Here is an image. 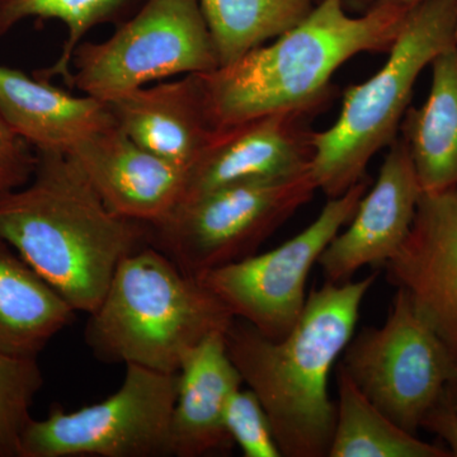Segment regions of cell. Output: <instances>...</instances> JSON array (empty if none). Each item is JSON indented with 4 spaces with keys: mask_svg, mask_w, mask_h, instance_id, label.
Instances as JSON below:
<instances>
[{
    "mask_svg": "<svg viewBox=\"0 0 457 457\" xmlns=\"http://www.w3.org/2000/svg\"><path fill=\"white\" fill-rule=\"evenodd\" d=\"M376 279L378 273H371L312 290L284 338L270 339L237 318L225 330L228 356L263 405L282 456L328 457L336 427L329 375L354 335Z\"/></svg>",
    "mask_w": 457,
    "mask_h": 457,
    "instance_id": "1",
    "label": "cell"
},
{
    "mask_svg": "<svg viewBox=\"0 0 457 457\" xmlns=\"http://www.w3.org/2000/svg\"><path fill=\"white\" fill-rule=\"evenodd\" d=\"M36 153L32 179L0 196V239L75 312L90 314L123 258L149 245V224L113 212L71 156Z\"/></svg>",
    "mask_w": 457,
    "mask_h": 457,
    "instance_id": "2",
    "label": "cell"
},
{
    "mask_svg": "<svg viewBox=\"0 0 457 457\" xmlns=\"http://www.w3.org/2000/svg\"><path fill=\"white\" fill-rule=\"evenodd\" d=\"M411 9L378 2L353 17L345 12V0H319L273 44L198 74L213 128L278 111L317 114L333 96L330 80L337 69L361 53H389Z\"/></svg>",
    "mask_w": 457,
    "mask_h": 457,
    "instance_id": "3",
    "label": "cell"
},
{
    "mask_svg": "<svg viewBox=\"0 0 457 457\" xmlns=\"http://www.w3.org/2000/svg\"><path fill=\"white\" fill-rule=\"evenodd\" d=\"M88 315L84 339L96 359L165 374L179 372L192 348L234 319L200 279L150 245L123 258Z\"/></svg>",
    "mask_w": 457,
    "mask_h": 457,
    "instance_id": "4",
    "label": "cell"
},
{
    "mask_svg": "<svg viewBox=\"0 0 457 457\" xmlns=\"http://www.w3.org/2000/svg\"><path fill=\"white\" fill-rule=\"evenodd\" d=\"M456 29L457 0H423L409 11L383 68L345 90L332 128L312 132L318 191L342 196L365 179L376 153L398 139L420 75L456 44Z\"/></svg>",
    "mask_w": 457,
    "mask_h": 457,
    "instance_id": "5",
    "label": "cell"
},
{
    "mask_svg": "<svg viewBox=\"0 0 457 457\" xmlns=\"http://www.w3.org/2000/svg\"><path fill=\"white\" fill-rule=\"evenodd\" d=\"M317 191L312 170L213 189L180 201L165 218L150 224L149 245L198 278L257 254Z\"/></svg>",
    "mask_w": 457,
    "mask_h": 457,
    "instance_id": "6",
    "label": "cell"
},
{
    "mask_svg": "<svg viewBox=\"0 0 457 457\" xmlns=\"http://www.w3.org/2000/svg\"><path fill=\"white\" fill-rule=\"evenodd\" d=\"M339 365L370 402L414 435L432 411L457 402V363L403 288L383 326L353 335Z\"/></svg>",
    "mask_w": 457,
    "mask_h": 457,
    "instance_id": "7",
    "label": "cell"
},
{
    "mask_svg": "<svg viewBox=\"0 0 457 457\" xmlns=\"http://www.w3.org/2000/svg\"><path fill=\"white\" fill-rule=\"evenodd\" d=\"M219 66L198 0H144L110 38L78 45L69 86L108 102L153 80Z\"/></svg>",
    "mask_w": 457,
    "mask_h": 457,
    "instance_id": "8",
    "label": "cell"
},
{
    "mask_svg": "<svg viewBox=\"0 0 457 457\" xmlns=\"http://www.w3.org/2000/svg\"><path fill=\"white\" fill-rule=\"evenodd\" d=\"M177 389L179 372L126 365L121 386L108 398L32 418L21 438V457H173Z\"/></svg>",
    "mask_w": 457,
    "mask_h": 457,
    "instance_id": "9",
    "label": "cell"
},
{
    "mask_svg": "<svg viewBox=\"0 0 457 457\" xmlns=\"http://www.w3.org/2000/svg\"><path fill=\"white\" fill-rule=\"evenodd\" d=\"M370 188L365 177L342 196L328 198L318 218L290 240L245 260L209 270L198 279L231 312L270 339H281L302 317L306 282L324 249L356 212Z\"/></svg>",
    "mask_w": 457,
    "mask_h": 457,
    "instance_id": "10",
    "label": "cell"
},
{
    "mask_svg": "<svg viewBox=\"0 0 457 457\" xmlns=\"http://www.w3.org/2000/svg\"><path fill=\"white\" fill-rule=\"evenodd\" d=\"M302 110L278 111L228 128L212 139L187 171L182 200L255 180L290 179L311 170L312 117Z\"/></svg>",
    "mask_w": 457,
    "mask_h": 457,
    "instance_id": "11",
    "label": "cell"
},
{
    "mask_svg": "<svg viewBox=\"0 0 457 457\" xmlns=\"http://www.w3.org/2000/svg\"><path fill=\"white\" fill-rule=\"evenodd\" d=\"M423 191L402 137L387 146L378 179L360 200L345 231L319 258L326 282L351 281L366 266H385L409 237Z\"/></svg>",
    "mask_w": 457,
    "mask_h": 457,
    "instance_id": "12",
    "label": "cell"
},
{
    "mask_svg": "<svg viewBox=\"0 0 457 457\" xmlns=\"http://www.w3.org/2000/svg\"><path fill=\"white\" fill-rule=\"evenodd\" d=\"M384 267L457 363V188L423 192L404 245Z\"/></svg>",
    "mask_w": 457,
    "mask_h": 457,
    "instance_id": "13",
    "label": "cell"
},
{
    "mask_svg": "<svg viewBox=\"0 0 457 457\" xmlns=\"http://www.w3.org/2000/svg\"><path fill=\"white\" fill-rule=\"evenodd\" d=\"M66 155L102 201L131 220L154 224L185 194L187 170L147 152L117 125L90 135Z\"/></svg>",
    "mask_w": 457,
    "mask_h": 457,
    "instance_id": "14",
    "label": "cell"
},
{
    "mask_svg": "<svg viewBox=\"0 0 457 457\" xmlns=\"http://www.w3.org/2000/svg\"><path fill=\"white\" fill-rule=\"evenodd\" d=\"M107 104L117 128L134 143L187 171L216 131L198 74L141 87Z\"/></svg>",
    "mask_w": 457,
    "mask_h": 457,
    "instance_id": "15",
    "label": "cell"
},
{
    "mask_svg": "<svg viewBox=\"0 0 457 457\" xmlns=\"http://www.w3.org/2000/svg\"><path fill=\"white\" fill-rule=\"evenodd\" d=\"M243 385L228 356L225 332L212 333L186 354L171 414L173 457L210 456L230 449L225 409Z\"/></svg>",
    "mask_w": 457,
    "mask_h": 457,
    "instance_id": "16",
    "label": "cell"
},
{
    "mask_svg": "<svg viewBox=\"0 0 457 457\" xmlns=\"http://www.w3.org/2000/svg\"><path fill=\"white\" fill-rule=\"evenodd\" d=\"M0 112L36 152L65 155L90 135L116 125L107 102L78 97L8 66H0Z\"/></svg>",
    "mask_w": 457,
    "mask_h": 457,
    "instance_id": "17",
    "label": "cell"
},
{
    "mask_svg": "<svg viewBox=\"0 0 457 457\" xmlns=\"http://www.w3.org/2000/svg\"><path fill=\"white\" fill-rule=\"evenodd\" d=\"M53 286L0 239V354L35 359L74 320Z\"/></svg>",
    "mask_w": 457,
    "mask_h": 457,
    "instance_id": "18",
    "label": "cell"
},
{
    "mask_svg": "<svg viewBox=\"0 0 457 457\" xmlns=\"http://www.w3.org/2000/svg\"><path fill=\"white\" fill-rule=\"evenodd\" d=\"M432 83L420 107H409L400 134L423 192L457 188V42L431 62Z\"/></svg>",
    "mask_w": 457,
    "mask_h": 457,
    "instance_id": "19",
    "label": "cell"
},
{
    "mask_svg": "<svg viewBox=\"0 0 457 457\" xmlns=\"http://www.w3.org/2000/svg\"><path fill=\"white\" fill-rule=\"evenodd\" d=\"M336 427L328 457H451L420 440L370 402L338 363Z\"/></svg>",
    "mask_w": 457,
    "mask_h": 457,
    "instance_id": "20",
    "label": "cell"
},
{
    "mask_svg": "<svg viewBox=\"0 0 457 457\" xmlns=\"http://www.w3.org/2000/svg\"><path fill=\"white\" fill-rule=\"evenodd\" d=\"M220 66L275 40L311 13L315 0H198Z\"/></svg>",
    "mask_w": 457,
    "mask_h": 457,
    "instance_id": "21",
    "label": "cell"
},
{
    "mask_svg": "<svg viewBox=\"0 0 457 457\" xmlns=\"http://www.w3.org/2000/svg\"><path fill=\"white\" fill-rule=\"evenodd\" d=\"M144 0H0V38L27 18L57 20L68 29L62 55L55 64L35 77L50 80L62 77L71 84V62L78 45L95 27L121 23L143 4Z\"/></svg>",
    "mask_w": 457,
    "mask_h": 457,
    "instance_id": "22",
    "label": "cell"
},
{
    "mask_svg": "<svg viewBox=\"0 0 457 457\" xmlns=\"http://www.w3.org/2000/svg\"><path fill=\"white\" fill-rule=\"evenodd\" d=\"M42 385L37 360L0 354V457H21V438Z\"/></svg>",
    "mask_w": 457,
    "mask_h": 457,
    "instance_id": "23",
    "label": "cell"
},
{
    "mask_svg": "<svg viewBox=\"0 0 457 457\" xmlns=\"http://www.w3.org/2000/svg\"><path fill=\"white\" fill-rule=\"evenodd\" d=\"M231 442L245 457H281L270 418L249 387H239L228 400L224 417Z\"/></svg>",
    "mask_w": 457,
    "mask_h": 457,
    "instance_id": "24",
    "label": "cell"
},
{
    "mask_svg": "<svg viewBox=\"0 0 457 457\" xmlns=\"http://www.w3.org/2000/svg\"><path fill=\"white\" fill-rule=\"evenodd\" d=\"M37 165V153L0 112V196L25 187Z\"/></svg>",
    "mask_w": 457,
    "mask_h": 457,
    "instance_id": "25",
    "label": "cell"
},
{
    "mask_svg": "<svg viewBox=\"0 0 457 457\" xmlns=\"http://www.w3.org/2000/svg\"><path fill=\"white\" fill-rule=\"evenodd\" d=\"M422 428L435 433L449 446L451 456L457 457V402L445 403L432 411Z\"/></svg>",
    "mask_w": 457,
    "mask_h": 457,
    "instance_id": "26",
    "label": "cell"
},
{
    "mask_svg": "<svg viewBox=\"0 0 457 457\" xmlns=\"http://www.w3.org/2000/svg\"><path fill=\"white\" fill-rule=\"evenodd\" d=\"M363 2L371 3V5L378 2H393L404 5V7L407 8H414L416 5L420 4V2H423V0H363Z\"/></svg>",
    "mask_w": 457,
    "mask_h": 457,
    "instance_id": "27",
    "label": "cell"
},
{
    "mask_svg": "<svg viewBox=\"0 0 457 457\" xmlns=\"http://www.w3.org/2000/svg\"><path fill=\"white\" fill-rule=\"evenodd\" d=\"M456 41H457V29H456Z\"/></svg>",
    "mask_w": 457,
    "mask_h": 457,
    "instance_id": "28",
    "label": "cell"
},
{
    "mask_svg": "<svg viewBox=\"0 0 457 457\" xmlns=\"http://www.w3.org/2000/svg\"><path fill=\"white\" fill-rule=\"evenodd\" d=\"M318 2H319V0H315V3H318Z\"/></svg>",
    "mask_w": 457,
    "mask_h": 457,
    "instance_id": "29",
    "label": "cell"
}]
</instances>
